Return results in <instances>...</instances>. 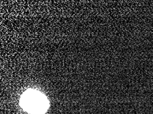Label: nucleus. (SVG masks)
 Listing matches in <instances>:
<instances>
[{
  "label": "nucleus",
  "mask_w": 153,
  "mask_h": 114,
  "mask_svg": "<svg viewBox=\"0 0 153 114\" xmlns=\"http://www.w3.org/2000/svg\"><path fill=\"white\" fill-rule=\"evenodd\" d=\"M21 105L32 114H43L48 107L47 98L36 90H27L21 98Z\"/></svg>",
  "instance_id": "f257e3e1"
}]
</instances>
